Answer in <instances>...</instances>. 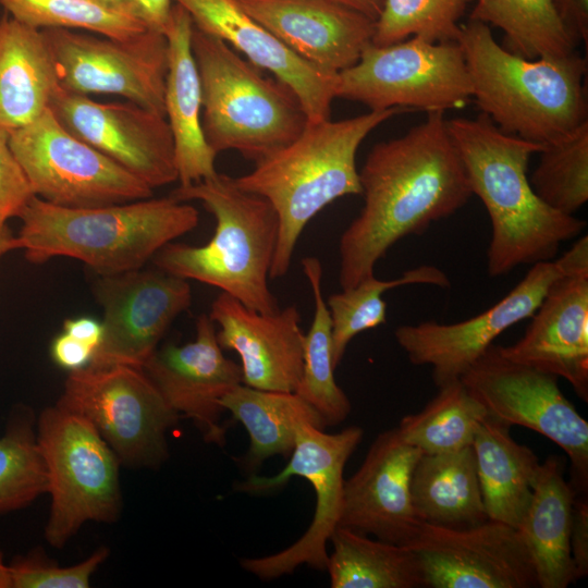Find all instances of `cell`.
<instances>
[{
  "mask_svg": "<svg viewBox=\"0 0 588 588\" xmlns=\"http://www.w3.org/2000/svg\"><path fill=\"white\" fill-rule=\"evenodd\" d=\"M400 109L331 121L310 122L289 145L233 177L241 189L267 199L279 219L270 279L284 277L298 237L324 207L347 195H360L356 155L363 140Z\"/></svg>",
  "mask_w": 588,
  "mask_h": 588,
  "instance_id": "5",
  "label": "cell"
},
{
  "mask_svg": "<svg viewBox=\"0 0 588 588\" xmlns=\"http://www.w3.org/2000/svg\"><path fill=\"white\" fill-rule=\"evenodd\" d=\"M16 249L15 237L8 226L0 231V258L11 250Z\"/></svg>",
  "mask_w": 588,
  "mask_h": 588,
  "instance_id": "48",
  "label": "cell"
},
{
  "mask_svg": "<svg viewBox=\"0 0 588 588\" xmlns=\"http://www.w3.org/2000/svg\"><path fill=\"white\" fill-rule=\"evenodd\" d=\"M506 358L565 379L588 402V268L558 279Z\"/></svg>",
  "mask_w": 588,
  "mask_h": 588,
  "instance_id": "23",
  "label": "cell"
},
{
  "mask_svg": "<svg viewBox=\"0 0 588 588\" xmlns=\"http://www.w3.org/2000/svg\"><path fill=\"white\" fill-rule=\"evenodd\" d=\"M0 4L13 19L37 29H85L117 39L148 30L133 15L94 0H0Z\"/></svg>",
  "mask_w": 588,
  "mask_h": 588,
  "instance_id": "38",
  "label": "cell"
},
{
  "mask_svg": "<svg viewBox=\"0 0 588 588\" xmlns=\"http://www.w3.org/2000/svg\"><path fill=\"white\" fill-rule=\"evenodd\" d=\"M217 323L222 350L241 358L243 384L271 391L295 392L304 365V339L295 305L264 314L221 293L209 314Z\"/></svg>",
  "mask_w": 588,
  "mask_h": 588,
  "instance_id": "21",
  "label": "cell"
},
{
  "mask_svg": "<svg viewBox=\"0 0 588 588\" xmlns=\"http://www.w3.org/2000/svg\"><path fill=\"white\" fill-rule=\"evenodd\" d=\"M170 196L179 201L199 200L215 217L216 229L203 246L168 243L152 257L156 268L218 287L259 313L279 310L268 285L279 235L272 205L220 173L180 185Z\"/></svg>",
  "mask_w": 588,
  "mask_h": 588,
  "instance_id": "6",
  "label": "cell"
},
{
  "mask_svg": "<svg viewBox=\"0 0 588 588\" xmlns=\"http://www.w3.org/2000/svg\"><path fill=\"white\" fill-rule=\"evenodd\" d=\"M315 302L313 322L304 339V365L295 392L324 419L327 427L343 422L351 413V402L334 379L332 363V324L321 289L322 267L317 257L302 259Z\"/></svg>",
  "mask_w": 588,
  "mask_h": 588,
  "instance_id": "32",
  "label": "cell"
},
{
  "mask_svg": "<svg viewBox=\"0 0 588 588\" xmlns=\"http://www.w3.org/2000/svg\"><path fill=\"white\" fill-rule=\"evenodd\" d=\"M56 404L87 419L132 468L156 469L168 460L167 434L181 418L142 368L124 365L70 371Z\"/></svg>",
  "mask_w": 588,
  "mask_h": 588,
  "instance_id": "10",
  "label": "cell"
},
{
  "mask_svg": "<svg viewBox=\"0 0 588 588\" xmlns=\"http://www.w3.org/2000/svg\"><path fill=\"white\" fill-rule=\"evenodd\" d=\"M567 32L576 44L588 41V0H552Z\"/></svg>",
  "mask_w": 588,
  "mask_h": 588,
  "instance_id": "45",
  "label": "cell"
},
{
  "mask_svg": "<svg viewBox=\"0 0 588 588\" xmlns=\"http://www.w3.org/2000/svg\"><path fill=\"white\" fill-rule=\"evenodd\" d=\"M409 284H429L449 287L446 274L434 266L424 265L403 272L393 280H379L375 274L354 286L332 294L327 303L332 324V363L336 368L354 336L373 329L387 320L383 293Z\"/></svg>",
  "mask_w": 588,
  "mask_h": 588,
  "instance_id": "35",
  "label": "cell"
},
{
  "mask_svg": "<svg viewBox=\"0 0 588 588\" xmlns=\"http://www.w3.org/2000/svg\"><path fill=\"white\" fill-rule=\"evenodd\" d=\"M10 147L34 195L53 205L91 208L152 197L150 186L71 134L49 108L11 131Z\"/></svg>",
  "mask_w": 588,
  "mask_h": 588,
  "instance_id": "12",
  "label": "cell"
},
{
  "mask_svg": "<svg viewBox=\"0 0 588 588\" xmlns=\"http://www.w3.org/2000/svg\"><path fill=\"white\" fill-rule=\"evenodd\" d=\"M326 569L331 588H424L421 565L407 546L394 544L338 526Z\"/></svg>",
  "mask_w": 588,
  "mask_h": 588,
  "instance_id": "31",
  "label": "cell"
},
{
  "mask_svg": "<svg viewBox=\"0 0 588 588\" xmlns=\"http://www.w3.org/2000/svg\"><path fill=\"white\" fill-rule=\"evenodd\" d=\"M460 380L488 415L559 445L571 462L575 497L587 495L588 422L563 394L558 377L513 362L491 344Z\"/></svg>",
  "mask_w": 588,
  "mask_h": 588,
  "instance_id": "13",
  "label": "cell"
},
{
  "mask_svg": "<svg viewBox=\"0 0 588 588\" xmlns=\"http://www.w3.org/2000/svg\"><path fill=\"white\" fill-rule=\"evenodd\" d=\"M60 87L42 30L4 14L0 20V127L11 132L35 121Z\"/></svg>",
  "mask_w": 588,
  "mask_h": 588,
  "instance_id": "26",
  "label": "cell"
},
{
  "mask_svg": "<svg viewBox=\"0 0 588 588\" xmlns=\"http://www.w3.org/2000/svg\"><path fill=\"white\" fill-rule=\"evenodd\" d=\"M448 127L471 194L482 201L491 221L490 277L556 258L561 244L586 228V221L554 210L535 193L528 162L543 145L502 132L485 113L448 120Z\"/></svg>",
  "mask_w": 588,
  "mask_h": 588,
  "instance_id": "2",
  "label": "cell"
},
{
  "mask_svg": "<svg viewBox=\"0 0 588 588\" xmlns=\"http://www.w3.org/2000/svg\"><path fill=\"white\" fill-rule=\"evenodd\" d=\"M102 338L88 366L143 368L173 320L192 304L187 280L158 268L100 277Z\"/></svg>",
  "mask_w": 588,
  "mask_h": 588,
  "instance_id": "16",
  "label": "cell"
},
{
  "mask_svg": "<svg viewBox=\"0 0 588 588\" xmlns=\"http://www.w3.org/2000/svg\"><path fill=\"white\" fill-rule=\"evenodd\" d=\"M438 394L396 427L402 439L424 454L457 451L473 444L486 408L458 379L438 388Z\"/></svg>",
  "mask_w": 588,
  "mask_h": 588,
  "instance_id": "34",
  "label": "cell"
},
{
  "mask_svg": "<svg viewBox=\"0 0 588 588\" xmlns=\"http://www.w3.org/2000/svg\"><path fill=\"white\" fill-rule=\"evenodd\" d=\"M191 45L201 84V128L217 155L233 149L257 163L303 132L308 117L287 84L195 26Z\"/></svg>",
  "mask_w": 588,
  "mask_h": 588,
  "instance_id": "7",
  "label": "cell"
},
{
  "mask_svg": "<svg viewBox=\"0 0 588 588\" xmlns=\"http://www.w3.org/2000/svg\"><path fill=\"white\" fill-rule=\"evenodd\" d=\"M63 332L93 347L96 352L102 338V323L93 317H77L63 322Z\"/></svg>",
  "mask_w": 588,
  "mask_h": 588,
  "instance_id": "46",
  "label": "cell"
},
{
  "mask_svg": "<svg viewBox=\"0 0 588 588\" xmlns=\"http://www.w3.org/2000/svg\"><path fill=\"white\" fill-rule=\"evenodd\" d=\"M575 493L559 456L540 463L532 497L517 529L534 559L538 587L566 588L576 581L569 534Z\"/></svg>",
  "mask_w": 588,
  "mask_h": 588,
  "instance_id": "27",
  "label": "cell"
},
{
  "mask_svg": "<svg viewBox=\"0 0 588 588\" xmlns=\"http://www.w3.org/2000/svg\"><path fill=\"white\" fill-rule=\"evenodd\" d=\"M49 109L71 134L152 189L177 181L172 132L166 117L134 102H98L62 87Z\"/></svg>",
  "mask_w": 588,
  "mask_h": 588,
  "instance_id": "18",
  "label": "cell"
},
{
  "mask_svg": "<svg viewBox=\"0 0 588 588\" xmlns=\"http://www.w3.org/2000/svg\"><path fill=\"white\" fill-rule=\"evenodd\" d=\"M108 555L109 549L100 547L86 560L61 567L40 551L30 552L9 564L12 588H87Z\"/></svg>",
  "mask_w": 588,
  "mask_h": 588,
  "instance_id": "40",
  "label": "cell"
},
{
  "mask_svg": "<svg viewBox=\"0 0 588 588\" xmlns=\"http://www.w3.org/2000/svg\"><path fill=\"white\" fill-rule=\"evenodd\" d=\"M97 3L118 11L127 13V2L128 0H94Z\"/></svg>",
  "mask_w": 588,
  "mask_h": 588,
  "instance_id": "50",
  "label": "cell"
},
{
  "mask_svg": "<svg viewBox=\"0 0 588 588\" xmlns=\"http://www.w3.org/2000/svg\"><path fill=\"white\" fill-rule=\"evenodd\" d=\"M571 555L575 579L588 575V500L587 495L574 499L569 534Z\"/></svg>",
  "mask_w": 588,
  "mask_h": 588,
  "instance_id": "42",
  "label": "cell"
},
{
  "mask_svg": "<svg viewBox=\"0 0 588 588\" xmlns=\"http://www.w3.org/2000/svg\"><path fill=\"white\" fill-rule=\"evenodd\" d=\"M475 0H383L371 44L388 46L409 37L457 41L458 21Z\"/></svg>",
  "mask_w": 588,
  "mask_h": 588,
  "instance_id": "39",
  "label": "cell"
},
{
  "mask_svg": "<svg viewBox=\"0 0 588 588\" xmlns=\"http://www.w3.org/2000/svg\"><path fill=\"white\" fill-rule=\"evenodd\" d=\"M427 588H536L530 550L518 529L497 520L468 528L422 523L408 546Z\"/></svg>",
  "mask_w": 588,
  "mask_h": 588,
  "instance_id": "17",
  "label": "cell"
},
{
  "mask_svg": "<svg viewBox=\"0 0 588 588\" xmlns=\"http://www.w3.org/2000/svg\"><path fill=\"white\" fill-rule=\"evenodd\" d=\"M529 181L539 198L574 216L588 200V121L543 145Z\"/></svg>",
  "mask_w": 588,
  "mask_h": 588,
  "instance_id": "36",
  "label": "cell"
},
{
  "mask_svg": "<svg viewBox=\"0 0 588 588\" xmlns=\"http://www.w3.org/2000/svg\"><path fill=\"white\" fill-rule=\"evenodd\" d=\"M358 173L364 206L340 237L341 289L375 274L397 241L452 216L473 195L442 112L376 144Z\"/></svg>",
  "mask_w": 588,
  "mask_h": 588,
  "instance_id": "1",
  "label": "cell"
},
{
  "mask_svg": "<svg viewBox=\"0 0 588 588\" xmlns=\"http://www.w3.org/2000/svg\"><path fill=\"white\" fill-rule=\"evenodd\" d=\"M0 588H12L9 564L4 563L3 553L0 550Z\"/></svg>",
  "mask_w": 588,
  "mask_h": 588,
  "instance_id": "49",
  "label": "cell"
},
{
  "mask_svg": "<svg viewBox=\"0 0 588 588\" xmlns=\"http://www.w3.org/2000/svg\"><path fill=\"white\" fill-rule=\"evenodd\" d=\"M421 454L402 439L397 428L378 434L360 467L344 480L339 526L408 547L422 524L411 493L413 470Z\"/></svg>",
  "mask_w": 588,
  "mask_h": 588,
  "instance_id": "20",
  "label": "cell"
},
{
  "mask_svg": "<svg viewBox=\"0 0 588 588\" xmlns=\"http://www.w3.org/2000/svg\"><path fill=\"white\" fill-rule=\"evenodd\" d=\"M220 405L248 432L250 443L242 465L249 473L271 456L289 457L302 424L323 430L327 427L322 416L296 392L261 390L241 383L220 400Z\"/></svg>",
  "mask_w": 588,
  "mask_h": 588,
  "instance_id": "30",
  "label": "cell"
},
{
  "mask_svg": "<svg viewBox=\"0 0 588 588\" xmlns=\"http://www.w3.org/2000/svg\"><path fill=\"white\" fill-rule=\"evenodd\" d=\"M173 0H128L127 13L139 20L148 30L164 35Z\"/></svg>",
  "mask_w": 588,
  "mask_h": 588,
  "instance_id": "44",
  "label": "cell"
},
{
  "mask_svg": "<svg viewBox=\"0 0 588 588\" xmlns=\"http://www.w3.org/2000/svg\"><path fill=\"white\" fill-rule=\"evenodd\" d=\"M183 7L196 28L216 36L268 70L298 96L308 121L330 119L336 98L338 74L324 72L290 50L236 0H173Z\"/></svg>",
  "mask_w": 588,
  "mask_h": 588,
  "instance_id": "24",
  "label": "cell"
},
{
  "mask_svg": "<svg viewBox=\"0 0 588 588\" xmlns=\"http://www.w3.org/2000/svg\"><path fill=\"white\" fill-rule=\"evenodd\" d=\"M411 493L422 523L468 528L487 522L475 451L421 454L413 470Z\"/></svg>",
  "mask_w": 588,
  "mask_h": 588,
  "instance_id": "29",
  "label": "cell"
},
{
  "mask_svg": "<svg viewBox=\"0 0 588 588\" xmlns=\"http://www.w3.org/2000/svg\"><path fill=\"white\" fill-rule=\"evenodd\" d=\"M335 95L373 111L413 108L444 113L465 107L473 86L457 41L409 37L367 46L354 65L338 73Z\"/></svg>",
  "mask_w": 588,
  "mask_h": 588,
  "instance_id": "9",
  "label": "cell"
},
{
  "mask_svg": "<svg viewBox=\"0 0 588 588\" xmlns=\"http://www.w3.org/2000/svg\"><path fill=\"white\" fill-rule=\"evenodd\" d=\"M41 30L63 89L85 96L118 95L166 117L169 49L163 34L146 30L117 39L66 28Z\"/></svg>",
  "mask_w": 588,
  "mask_h": 588,
  "instance_id": "15",
  "label": "cell"
},
{
  "mask_svg": "<svg viewBox=\"0 0 588 588\" xmlns=\"http://www.w3.org/2000/svg\"><path fill=\"white\" fill-rule=\"evenodd\" d=\"M28 180L10 147V132L0 127V231L20 217L34 197Z\"/></svg>",
  "mask_w": 588,
  "mask_h": 588,
  "instance_id": "41",
  "label": "cell"
},
{
  "mask_svg": "<svg viewBox=\"0 0 588 588\" xmlns=\"http://www.w3.org/2000/svg\"><path fill=\"white\" fill-rule=\"evenodd\" d=\"M19 218L15 244L26 260L69 257L100 277L143 268L199 222L195 207L170 195L91 208L61 207L34 196Z\"/></svg>",
  "mask_w": 588,
  "mask_h": 588,
  "instance_id": "3",
  "label": "cell"
},
{
  "mask_svg": "<svg viewBox=\"0 0 588 588\" xmlns=\"http://www.w3.org/2000/svg\"><path fill=\"white\" fill-rule=\"evenodd\" d=\"M470 21L490 24L504 33L503 48L527 59L565 56L577 44L552 0H475Z\"/></svg>",
  "mask_w": 588,
  "mask_h": 588,
  "instance_id": "33",
  "label": "cell"
},
{
  "mask_svg": "<svg viewBox=\"0 0 588 588\" xmlns=\"http://www.w3.org/2000/svg\"><path fill=\"white\" fill-rule=\"evenodd\" d=\"M290 50L332 74L354 65L375 21L333 0H236Z\"/></svg>",
  "mask_w": 588,
  "mask_h": 588,
  "instance_id": "22",
  "label": "cell"
},
{
  "mask_svg": "<svg viewBox=\"0 0 588 588\" xmlns=\"http://www.w3.org/2000/svg\"><path fill=\"white\" fill-rule=\"evenodd\" d=\"M36 438L51 495L47 542L61 549L89 520L117 522L122 511L121 463L94 426L54 404L41 412Z\"/></svg>",
  "mask_w": 588,
  "mask_h": 588,
  "instance_id": "8",
  "label": "cell"
},
{
  "mask_svg": "<svg viewBox=\"0 0 588 588\" xmlns=\"http://www.w3.org/2000/svg\"><path fill=\"white\" fill-rule=\"evenodd\" d=\"M142 369L166 403L193 420L205 442L225 445L220 400L243 383V373L240 364L224 356L209 315L197 318L192 342L157 348Z\"/></svg>",
  "mask_w": 588,
  "mask_h": 588,
  "instance_id": "19",
  "label": "cell"
},
{
  "mask_svg": "<svg viewBox=\"0 0 588 588\" xmlns=\"http://www.w3.org/2000/svg\"><path fill=\"white\" fill-rule=\"evenodd\" d=\"M50 354L59 367L74 371L85 368L90 364L95 350L62 332L52 341Z\"/></svg>",
  "mask_w": 588,
  "mask_h": 588,
  "instance_id": "43",
  "label": "cell"
},
{
  "mask_svg": "<svg viewBox=\"0 0 588 588\" xmlns=\"http://www.w3.org/2000/svg\"><path fill=\"white\" fill-rule=\"evenodd\" d=\"M510 428L487 414L473 448L488 518L517 529L530 503L540 462L531 449L511 437Z\"/></svg>",
  "mask_w": 588,
  "mask_h": 588,
  "instance_id": "28",
  "label": "cell"
},
{
  "mask_svg": "<svg viewBox=\"0 0 588 588\" xmlns=\"http://www.w3.org/2000/svg\"><path fill=\"white\" fill-rule=\"evenodd\" d=\"M193 21L174 3L164 36L169 65L166 78L164 110L172 132L181 186L217 175V154L207 144L201 128V84L192 52Z\"/></svg>",
  "mask_w": 588,
  "mask_h": 588,
  "instance_id": "25",
  "label": "cell"
},
{
  "mask_svg": "<svg viewBox=\"0 0 588 588\" xmlns=\"http://www.w3.org/2000/svg\"><path fill=\"white\" fill-rule=\"evenodd\" d=\"M333 1L368 16L375 22L381 12L382 3H383V0H333Z\"/></svg>",
  "mask_w": 588,
  "mask_h": 588,
  "instance_id": "47",
  "label": "cell"
},
{
  "mask_svg": "<svg viewBox=\"0 0 588 588\" xmlns=\"http://www.w3.org/2000/svg\"><path fill=\"white\" fill-rule=\"evenodd\" d=\"M47 491V469L34 416L29 411H19L0 437V514L26 507Z\"/></svg>",
  "mask_w": 588,
  "mask_h": 588,
  "instance_id": "37",
  "label": "cell"
},
{
  "mask_svg": "<svg viewBox=\"0 0 588 588\" xmlns=\"http://www.w3.org/2000/svg\"><path fill=\"white\" fill-rule=\"evenodd\" d=\"M362 438L363 429L357 426L327 433L313 425L302 424L289 462L280 473L270 477L252 474L236 485L238 491L261 493L275 490L297 476L308 480L316 494L315 513L304 535L277 553L242 559V568L265 580L290 575L303 564L326 571L327 542L339 526L342 511L344 466Z\"/></svg>",
  "mask_w": 588,
  "mask_h": 588,
  "instance_id": "14",
  "label": "cell"
},
{
  "mask_svg": "<svg viewBox=\"0 0 588 588\" xmlns=\"http://www.w3.org/2000/svg\"><path fill=\"white\" fill-rule=\"evenodd\" d=\"M481 113L504 133L546 145L588 121L587 59H527L500 46L488 25L470 21L457 37Z\"/></svg>",
  "mask_w": 588,
  "mask_h": 588,
  "instance_id": "4",
  "label": "cell"
},
{
  "mask_svg": "<svg viewBox=\"0 0 588 588\" xmlns=\"http://www.w3.org/2000/svg\"><path fill=\"white\" fill-rule=\"evenodd\" d=\"M583 268H588L587 235L561 257L531 265L513 290L477 316L450 324L424 321L400 326L395 340L413 365L431 367L439 388L458 380L502 332L530 318L558 279Z\"/></svg>",
  "mask_w": 588,
  "mask_h": 588,
  "instance_id": "11",
  "label": "cell"
}]
</instances>
